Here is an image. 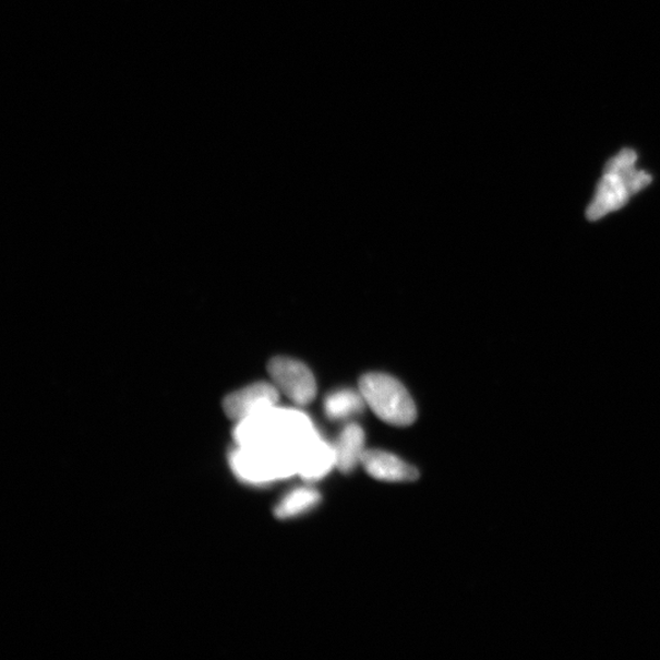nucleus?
Listing matches in <instances>:
<instances>
[{
	"instance_id": "1",
	"label": "nucleus",
	"mask_w": 660,
	"mask_h": 660,
	"mask_svg": "<svg viewBox=\"0 0 660 660\" xmlns=\"http://www.w3.org/2000/svg\"><path fill=\"white\" fill-rule=\"evenodd\" d=\"M230 464L233 472L251 484H267L298 475L297 452L284 444L238 445Z\"/></svg>"
},
{
	"instance_id": "2",
	"label": "nucleus",
	"mask_w": 660,
	"mask_h": 660,
	"mask_svg": "<svg viewBox=\"0 0 660 660\" xmlns=\"http://www.w3.org/2000/svg\"><path fill=\"white\" fill-rule=\"evenodd\" d=\"M359 389L365 405L385 423L395 428H408L418 418L411 395L389 374H364L360 380Z\"/></svg>"
},
{
	"instance_id": "3",
	"label": "nucleus",
	"mask_w": 660,
	"mask_h": 660,
	"mask_svg": "<svg viewBox=\"0 0 660 660\" xmlns=\"http://www.w3.org/2000/svg\"><path fill=\"white\" fill-rule=\"evenodd\" d=\"M635 159V152L624 151L607 166L598 194L587 211L588 218L596 220L622 207L629 196L649 184L651 177L633 169Z\"/></svg>"
},
{
	"instance_id": "4",
	"label": "nucleus",
	"mask_w": 660,
	"mask_h": 660,
	"mask_svg": "<svg viewBox=\"0 0 660 660\" xmlns=\"http://www.w3.org/2000/svg\"><path fill=\"white\" fill-rule=\"evenodd\" d=\"M272 383L280 394L298 406L309 405L316 398L317 383L307 364L286 357L273 358L268 363Z\"/></svg>"
},
{
	"instance_id": "5",
	"label": "nucleus",
	"mask_w": 660,
	"mask_h": 660,
	"mask_svg": "<svg viewBox=\"0 0 660 660\" xmlns=\"http://www.w3.org/2000/svg\"><path fill=\"white\" fill-rule=\"evenodd\" d=\"M280 393L272 382H257L227 396L223 408L228 418L237 423L252 415L278 406Z\"/></svg>"
},
{
	"instance_id": "6",
	"label": "nucleus",
	"mask_w": 660,
	"mask_h": 660,
	"mask_svg": "<svg viewBox=\"0 0 660 660\" xmlns=\"http://www.w3.org/2000/svg\"><path fill=\"white\" fill-rule=\"evenodd\" d=\"M298 475L307 482H316L335 467L334 446L320 435L304 443L297 451Z\"/></svg>"
},
{
	"instance_id": "7",
	"label": "nucleus",
	"mask_w": 660,
	"mask_h": 660,
	"mask_svg": "<svg viewBox=\"0 0 660 660\" xmlns=\"http://www.w3.org/2000/svg\"><path fill=\"white\" fill-rule=\"evenodd\" d=\"M361 465L365 472L380 481L412 482L419 479V471L413 466L384 451H365Z\"/></svg>"
},
{
	"instance_id": "8",
	"label": "nucleus",
	"mask_w": 660,
	"mask_h": 660,
	"mask_svg": "<svg viewBox=\"0 0 660 660\" xmlns=\"http://www.w3.org/2000/svg\"><path fill=\"white\" fill-rule=\"evenodd\" d=\"M335 467L343 473H350L362 464L364 432L359 424H348L335 442Z\"/></svg>"
},
{
	"instance_id": "9",
	"label": "nucleus",
	"mask_w": 660,
	"mask_h": 660,
	"mask_svg": "<svg viewBox=\"0 0 660 660\" xmlns=\"http://www.w3.org/2000/svg\"><path fill=\"white\" fill-rule=\"evenodd\" d=\"M365 403L361 393L339 391L328 395L324 401V411L335 421L349 420L362 412Z\"/></svg>"
},
{
	"instance_id": "10",
	"label": "nucleus",
	"mask_w": 660,
	"mask_h": 660,
	"mask_svg": "<svg viewBox=\"0 0 660 660\" xmlns=\"http://www.w3.org/2000/svg\"><path fill=\"white\" fill-rule=\"evenodd\" d=\"M320 502L321 495L316 490L302 487V489L293 490L284 496L274 513L279 519H291V517L312 511Z\"/></svg>"
}]
</instances>
